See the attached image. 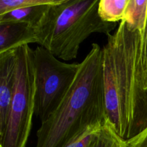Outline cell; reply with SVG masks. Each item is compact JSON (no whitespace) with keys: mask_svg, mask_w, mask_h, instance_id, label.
Masks as SVG:
<instances>
[{"mask_svg":"<svg viewBox=\"0 0 147 147\" xmlns=\"http://www.w3.org/2000/svg\"><path fill=\"white\" fill-rule=\"evenodd\" d=\"M102 48L107 121L123 140L147 128V89L142 61L143 32L121 22Z\"/></svg>","mask_w":147,"mask_h":147,"instance_id":"6da1fadb","label":"cell"},{"mask_svg":"<svg viewBox=\"0 0 147 147\" xmlns=\"http://www.w3.org/2000/svg\"><path fill=\"white\" fill-rule=\"evenodd\" d=\"M106 121L102 48L93 43L63 101L41 123L36 147H67L90 127Z\"/></svg>","mask_w":147,"mask_h":147,"instance_id":"7a4b0ae2","label":"cell"},{"mask_svg":"<svg viewBox=\"0 0 147 147\" xmlns=\"http://www.w3.org/2000/svg\"><path fill=\"white\" fill-rule=\"evenodd\" d=\"M100 0H62L50 5L35 28L36 43L58 59L77 57L80 45L93 33L109 35L117 23L106 22L98 14Z\"/></svg>","mask_w":147,"mask_h":147,"instance_id":"3957f363","label":"cell"},{"mask_svg":"<svg viewBox=\"0 0 147 147\" xmlns=\"http://www.w3.org/2000/svg\"><path fill=\"white\" fill-rule=\"evenodd\" d=\"M15 87L8 122L0 136V147H25L32 126L35 109L34 50L24 45L16 49Z\"/></svg>","mask_w":147,"mask_h":147,"instance_id":"277c9868","label":"cell"},{"mask_svg":"<svg viewBox=\"0 0 147 147\" xmlns=\"http://www.w3.org/2000/svg\"><path fill=\"white\" fill-rule=\"evenodd\" d=\"M34 115L41 123L57 109L76 79L80 63H66L42 46L34 50Z\"/></svg>","mask_w":147,"mask_h":147,"instance_id":"5b68a950","label":"cell"},{"mask_svg":"<svg viewBox=\"0 0 147 147\" xmlns=\"http://www.w3.org/2000/svg\"><path fill=\"white\" fill-rule=\"evenodd\" d=\"M16 65V49L0 54V136L8 122L15 87Z\"/></svg>","mask_w":147,"mask_h":147,"instance_id":"8992f818","label":"cell"},{"mask_svg":"<svg viewBox=\"0 0 147 147\" xmlns=\"http://www.w3.org/2000/svg\"><path fill=\"white\" fill-rule=\"evenodd\" d=\"M35 28L22 23L0 24V54L24 45L36 43Z\"/></svg>","mask_w":147,"mask_h":147,"instance_id":"52a82bcc","label":"cell"},{"mask_svg":"<svg viewBox=\"0 0 147 147\" xmlns=\"http://www.w3.org/2000/svg\"><path fill=\"white\" fill-rule=\"evenodd\" d=\"M50 6H34L13 10L3 15H0V24L22 23L36 27L42 20Z\"/></svg>","mask_w":147,"mask_h":147,"instance_id":"ba28073f","label":"cell"},{"mask_svg":"<svg viewBox=\"0 0 147 147\" xmlns=\"http://www.w3.org/2000/svg\"><path fill=\"white\" fill-rule=\"evenodd\" d=\"M129 0H100L98 14L106 22L117 23L125 20Z\"/></svg>","mask_w":147,"mask_h":147,"instance_id":"9c48e42d","label":"cell"},{"mask_svg":"<svg viewBox=\"0 0 147 147\" xmlns=\"http://www.w3.org/2000/svg\"><path fill=\"white\" fill-rule=\"evenodd\" d=\"M123 140L108 121L96 132L88 147H123Z\"/></svg>","mask_w":147,"mask_h":147,"instance_id":"30bf717a","label":"cell"},{"mask_svg":"<svg viewBox=\"0 0 147 147\" xmlns=\"http://www.w3.org/2000/svg\"><path fill=\"white\" fill-rule=\"evenodd\" d=\"M124 20L143 32L147 21V0H129Z\"/></svg>","mask_w":147,"mask_h":147,"instance_id":"8fae6325","label":"cell"},{"mask_svg":"<svg viewBox=\"0 0 147 147\" xmlns=\"http://www.w3.org/2000/svg\"><path fill=\"white\" fill-rule=\"evenodd\" d=\"M62 0H0V15L13 10L42 5H54Z\"/></svg>","mask_w":147,"mask_h":147,"instance_id":"7c38bea8","label":"cell"},{"mask_svg":"<svg viewBox=\"0 0 147 147\" xmlns=\"http://www.w3.org/2000/svg\"><path fill=\"white\" fill-rule=\"evenodd\" d=\"M102 126H95L90 127L67 147H88L93 135Z\"/></svg>","mask_w":147,"mask_h":147,"instance_id":"4fadbf2b","label":"cell"},{"mask_svg":"<svg viewBox=\"0 0 147 147\" xmlns=\"http://www.w3.org/2000/svg\"><path fill=\"white\" fill-rule=\"evenodd\" d=\"M123 147H147V128L137 136L125 141Z\"/></svg>","mask_w":147,"mask_h":147,"instance_id":"5bb4252c","label":"cell"},{"mask_svg":"<svg viewBox=\"0 0 147 147\" xmlns=\"http://www.w3.org/2000/svg\"><path fill=\"white\" fill-rule=\"evenodd\" d=\"M142 61H143V70L144 76V85L147 89V21L146 27L143 31V40H142Z\"/></svg>","mask_w":147,"mask_h":147,"instance_id":"9a60e30c","label":"cell"}]
</instances>
